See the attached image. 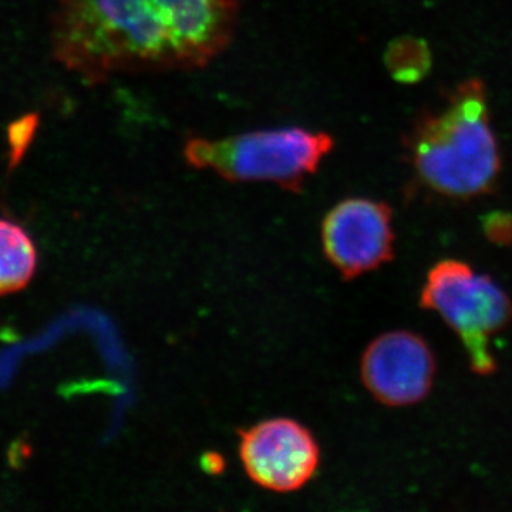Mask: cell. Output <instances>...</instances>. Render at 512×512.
<instances>
[{"label":"cell","mask_w":512,"mask_h":512,"mask_svg":"<svg viewBox=\"0 0 512 512\" xmlns=\"http://www.w3.org/2000/svg\"><path fill=\"white\" fill-rule=\"evenodd\" d=\"M237 18V0H57L50 52L87 86L201 69L227 49Z\"/></svg>","instance_id":"1"},{"label":"cell","mask_w":512,"mask_h":512,"mask_svg":"<svg viewBox=\"0 0 512 512\" xmlns=\"http://www.w3.org/2000/svg\"><path fill=\"white\" fill-rule=\"evenodd\" d=\"M414 163L421 180L440 194L470 198L488 191L500 156L480 84H467L443 113L420 128Z\"/></svg>","instance_id":"2"},{"label":"cell","mask_w":512,"mask_h":512,"mask_svg":"<svg viewBox=\"0 0 512 512\" xmlns=\"http://www.w3.org/2000/svg\"><path fill=\"white\" fill-rule=\"evenodd\" d=\"M332 147L329 134L284 127L217 140L194 137L183 154L191 167L214 171L232 183H274L299 191Z\"/></svg>","instance_id":"3"},{"label":"cell","mask_w":512,"mask_h":512,"mask_svg":"<svg viewBox=\"0 0 512 512\" xmlns=\"http://www.w3.org/2000/svg\"><path fill=\"white\" fill-rule=\"evenodd\" d=\"M421 306L439 313L460 336L474 372H494L491 338L510 322L512 303L490 276L477 274L464 262L441 261L427 276Z\"/></svg>","instance_id":"4"},{"label":"cell","mask_w":512,"mask_h":512,"mask_svg":"<svg viewBox=\"0 0 512 512\" xmlns=\"http://www.w3.org/2000/svg\"><path fill=\"white\" fill-rule=\"evenodd\" d=\"M239 457L252 481L266 490H299L316 473L320 451L311 431L298 421L272 419L239 434Z\"/></svg>","instance_id":"5"},{"label":"cell","mask_w":512,"mask_h":512,"mask_svg":"<svg viewBox=\"0 0 512 512\" xmlns=\"http://www.w3.org/2000/svg\"><path fill=\"white\" fill-rule=\"evenodd\" d=\"M322 244L329 261L345 278L373 271L393 256L392 212L386 204L369 198L339 202L323 220Z\"/></svg>","instance_id":"6"},{"label":"cell","mask_w":512,"mask_h":512,"mask_svg":"<svg viewBox=\"0 0 512 512\" xmlns=\"http://www.w3.org/2000/svg\"><path fill=\"white\" fill-rule=\"evenodd\" d=\"M362 379L376 400L387 406H409L430 393L436 362L426 340L406 330L383 333L367 346Z\"/></svg>","instance_id":"7"},{"label":"cell","mask_w":512,"mask_h":512,"mask_svg":"<svg viewBox=\"0 0 512 512\" xmlns=\"http://www.w3.org/2000/svg\"><path fill=\"white\" fill-rule=\"evenodd\" d=\"M37 265L35 244L20 225L0 218V296L22 291Z\"/></svg>","instance_id":"8"},{"label":"cell","mask_w":512,"mask_h":512,"mask_svg":"<svg viewBox=\"0 0 512 512\" xmlns=\"http://www.w3.org/2000/svg\"><path fill=\"white\" fill-rule=\"evenodd\" d=\"M389 66L400 80L417 79L429 67L426 47L413 40L400 42L390 50Z\"/></svg>","instance_id":"9"},{"label":"cell","mask_w":512,"mask_h":512,"mask_svg":"<svg viewBox=\"0 0 512 512\" xmlns=\"http://www.w3.org/2000/svg\"><path fill=\"white\" fill-rule=\"evenodd\" d=\"M39 126L40 116L37 113L26 114V116L19 117V119L9 124L8 131H6L9 170L18 167L20 161L28 153Z\"/></svg>","instance_id":"10"},{"label":"cell","mask_w":512,"mask_h":512,"mask_svg":"<svg viewBox=\"0 0 512 512\" xmlns=\"http://www.w3.org/2000/svg\"><path fill=\"white\" fill-rule=\"evenodd\" d=\"M488 235L494 241L504 242L511 241L512 239V220L508 217H493L488 224L485 225Z\"/></svg>","instance_id":"11"}]
</instances>
